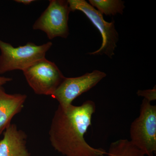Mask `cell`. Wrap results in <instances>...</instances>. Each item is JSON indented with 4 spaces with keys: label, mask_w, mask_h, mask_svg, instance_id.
I'll return each mask as SVG.
<instances>
[{
    "label": "cell",
    "mask_w": 156,
    "mask_h": 156,
    "mask_svg": "<svg viewBox=\"0 0 156 156\" xmlns=\"http://www.w3.org/2000/svg\"><path fill=\"white\" fill-rule=\"evenodd\" d=\"M23 72L30 87L40 95L52 96L65 77L56 64L46 58Z\"/></svg>",
    "instance_id": "cell-5"
},
{
    "label": "cell",
    "mask_w": 156,
    "mask_h": 156,
    "mask_svg": "<svg viewBox=\"0 0 156 156\" xmlns=\"http://www.w3.org/2000/svg\"><path fill=\"white\" fill-rule=\"evenodd\" d=\"M27 95L9 94L0 87V135L11 124L13 117L22 111Z\"/></svg>",
    "instance_id": "cell-9"
},
{
    "label": "cell",
    "mask_w": 156,
    "mask_h": 156,
    "mask_svg": "<svg viewBox=\"0 0 156 156\" xmlns=\"http://www.w3.org/2000/svg\"><path fill=\"white\" fill-rule=\"evenodd\" d=\"M131 142L145 155L154 156L156 152V106L144 99L139 116L131 123Z\"/></svg>",
    "instance_id": "cell-3"
},
{
    "label": "cell",
    "mask_w": 156,
    "mask_h": 156,
    "mask_svg": "<svg viewBox=\"0 0 156 156\" xmlns=\"http://www.w3.org/2000/svg\"><path fill=\"white\" fill-rule=\"evenodd\" d=\"M89 2L101 14L109 16L122 14L125 8V2L121 0H89Z\"/></svg>",
    "instance_id": "cell-11"
},
{
    "label": "cell",
    "mask_w": 156,
    "mask_h": 156,
    "mask_svg": "<svg viewBox=\"0 0 156 156\" xmlns=\"http://www.w3.org/2000/svg\"><path fill=\"white\" fill-rule=\"evenodd\" d=\"M53 45L48 42L41 45L32 42L17 47L0 40V74L15 70H24L35 62L45 58Z\"/></svg>",
    "instance_id": "cell-2"
},
{
    "label": "cell",
    "mask_w": 156,
    "mask_h": 156,
    "mask_svg": "<svg viewBox=\"0 0 156 156\" xmlns=\"http://www.w3.org/2000/svg\"><path fill=\"white\" fill-rule=\"evenodd\" d=\"M12 80V79L11 78L0 76V87H2L3 85H5Z\"/></svg>",
    "instance_id": "cell-13"
},
{
    "label": "cell",
    "mask_w": 156,
    "mask_h": 156,
    "mask_svg": "<svg viewBox=\"0 0 156 156\" xmlns=\"http://www.w3.org/2000/svg\"><path fill=\"white\" fill-rule=\"evenodd\" d=\"M106 76L105 73L95 70L77 77H65L51 96L60 106H69L77 97L95 87Z\"/></svg>",
    "instance_id": "cell-7"
},
{
    "label": "cell",
    "mask_w": 156,
    "mask_h": 156,
    "mask_svg": "<svg viewBox=\"0 0 156 156\" xmlns=\"http://www.w3.org/2000/svg\"><path fill=\"white\" fill-rule=\"evenodd\" d=\"M95 104L87 100L80 106L72 104L58 105L53 115L49 131L51 145L65 156H103V149L91 146L85 139V134L92 125Z\"/></svg>",
    "instance_id": "cell-1"
},
{
    "label": "cell",
    "mask_w": 156,
    "mask_h": 156,
    "mask_svg": "<svg viewBox=\"0 0 156 156\" xmlns=\"http://www.w3.org/2000/svg\"><path fill=\"white\" fill-rule=\"evenodd\" d=\"M15 2L17 3H22L23 5H29L32 3L33 2H35L34 0H15Z\"/></svg>",
    "instance_id": "cell-14"
},
{
    "label": "cell",
    "mask_w": 156,
    "mask_h": 156,
    "mask_svg": "<svg viewBox=\"0 0 156 156\" xmlns=\"http://www.w3.org/2000/svg\"><path fill=\"white\" fill-rule=\"evenodd\" d=\"M71 12L82 11L99 30L102 43L98 50L89 53L90 55L105 54L112 58L114 55L115 49L119 41V35L115 28V21L107 22L103 15L85 0H68Z\"/></svg>",
    "instance_id": "cell-4"
},
{
    "label": "cell",
    "mask_w": 156,
    "mask_h": 156,
    "mask_svg": "<svg viewBox=\"0 0 156 156\" xmlns=\"http://www.w3.org/2000/svg\"><path fill=\"white\" fill-rule=\"evenodd\" d=\"M70 12L67 1L50 0L48 8L34 23L33 28L44 32L50 40L57 37L66 38L69 34Z\"/></svg>",
    "instance_id": "cell-6"
},
{
    "label": "cell",
    "mask_w": 156,
    "mask_h": 156,
    "mask_svg": "<svg viewBox=\"0 0 156 156\" xmlns=\"http://www.w3.org/2000/svg\"><path fill=\"white\" fill-rule=\"evenodd\" d=\"M27 135L18 129L15 124H11L4 132L0 140V156H30L27 147Z\"/></svg>",
    "instance_id": "cell-8"
},
{
    "label": "cell",
    "mask_w": 156,
    "mask_h": 156,
    "mask_svg": "<svg viewBox=\"0 0 156 156\" xmlns=\"http://www.w3.org/2000/svg\"><path fill=\"white\" fill-rule=\"evenodd\" d=\"M103 156H145L128 139H121L112 143Z\"/></svg>",
    "instance_id": "cell-10"
},
{
    "label": "cell",
    "mask_w": 156,
    "mask_h": 156,
    "mask_svg": "<svg viewBox=\"0 0 156 156\" xmlns=\"http://www.w3.org/2000/svg\"><path fill=\"white\" fill-rule=\"evenodd\" d=\"M137 95L144 97V99L151 102L156 99V86L153 89H147V90H139L136 92Z\"/></svg>",
    "instance_id": "cell-12"
}]
</instances>
